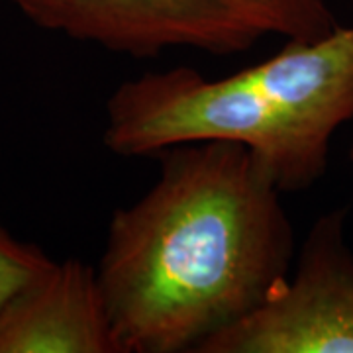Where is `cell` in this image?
Instances as JSON below:
<instances>
[{
	"label": "cell",
	"instance_id": "6da1fadb",
	"mask_svg": "<svg viewBox=\"0 0 353 353\" xmlns=\"http://www.w3.org/2000/svg\"><path fill=\"white\" fill-rule=\"evenodd\" d=\"M281 194L241 143L165 150L152 189L114 212L97 269L118 353H199L263 303L294 261Z\"/></svg>",
	"mask_w": 353,
	"mask_h": 353
},
{
	"label": "cell",
	"instance_id": "7a4b0ae2",
	"mask_svg": "<svg viewBox=\"0 0 353 353\" xmlns=\"http://www.w3.org/2000/svg\"><path fill=\"white\" fill-rule=\"evenodd\" d=\"M353 120V26L285 50L240 73L208 79L175 67L120 83L106 102L104 145L145 157L222 139L250 148L281 192L326 173L332 138Z\"/></svg>",
	"mask_w": 353,
	"mask_h": 353
},
{
	"label": "cell",
	"instance_id": "3957f363",
	"mask_svg": "<svg viewBox=\"0 0 353 353\" xmlns=\"http://www.w3.org/2000/svg\"><path fill=\"white\" fill-rule=\"evenodd\" d=\"M345 226L347 208L320 216L294 271L199 353H353V250Z\"/></svg>",
	"mask_w": 353,
	"mask_h": 353
},
{
	"label": "cell",
	"instance_id": "277c9868",
	"mask_svg": "<svg viewBox=\"0 0 353 353\" xmlns=\"http://www.w3.org/2000/svg\"><path fill=\"white\" fill-rule=\"evenodd\" d=\"M36 24L104 50L152 57L189 48L230 55L259 36L212 0H14Z\"/></svg>",
	"mask_w": 353,
	"mask_h": 353
},
{
	"label": "cell",
	"instance_id": "5b68a950",
	"mask_svg": "<svg viewBox=\"0 0 353 353\" xmlns=\"http://www.w3.org/2000/svg\"><path fill=\"white\" fill-rule=\"evenodd\" d=\"M0 353H118L97 269L51 261L0 312Z\"/></svg>",
	"mask_w": 353,
	"mask_h": 353
},
{
	"label": "cell",
	"instance_id": "8992f818",
	"mask_svg": "<svg viewBox=\"0 0 353 353\" xmlns=\"http://www.w3.org/2000/svg\"><path fill=\"white\" fill-rule=\"evenodd\" d=\"M261 36L312 41L338 28L328 0H212Z\"/></svg>",
	"mask_w": 353,
	"mask_h": 353
},
{
	"label": "cell",
	"instance_id": "52a82bcc",
	"mask_svg": "<svg viewBox=\"0 0 353 353\" xmlns=\"http://www.w3.org/2000/svg\"><path fill=\"white\" fill-rule=\"evenodd\" d=\"M50 265L51 259L46 253L14 240L0 228V312Z\"/></svg>",
	"mask_w": 353,
	"mask_h": 353
},
{
	"label": "cell",
	"instance_id": "ba28073f",
	"mask_svg": "<svg viewBox=\"0 0 353 353\" xmlns=\"http://www.w3.org/2000/svg\"><path fill=\"white\" fill-rule=\"evenodd\" d=\"M350 159L353 161V141H352V148H350Z\"/></svg>",
	"mask_w": 353,
	"mask_h": 353
}]
</instances>
